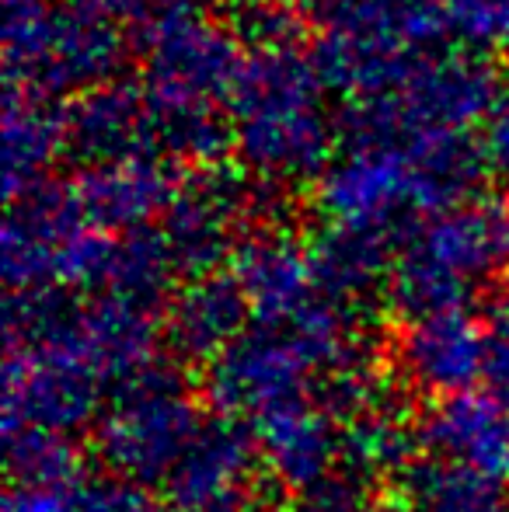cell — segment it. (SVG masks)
Instances as JSON below:
<instances>
[{
	"label": "cell",
	"instance_id": "25",
	"mask_svg": "<svg viewBox=\"0 0 509 512\" xmlns=\"http://www.w3.org/2000/svg\"><path fill=\"white\" fill-rule=\"evenodd\" d=\"M238 39L245 42L248 49L293 46V42H300V18L293 11H286L283 4L258 7V11L241 14Z\"/></svg>",
	"mask_w": 509,
	"mask_h": 512
},
{
	"label": "cell",
	"instance_id": "16",
	"mask_svg": "<svg viewBox=\"0 0 509 512\" xmlns=\"http://www.w3.org/2000/svg\"><path fill=\"white\" fill-rule=\"evenodd\" d=\"M67 147L84 164H109L147 157L157 147L154 112L133 81H109L77 95L63 108Z\"/></svg>",
	"mask_w": 509,
	"mask_h": 512
},
{
	"label": "cell",
	"instance_id": "27",
	"mask_svg": "<svg viewBox=\"0 0 509 512\" xmlns=\"http://www.w3.org/2000/svg\"><path fill=\"white\" fill-rule=\"evenodd\" d=\"M489 328V366H485V384L492 394L509 401V290L496 300L492 314L485 317Z\"/></svg>",
	"mask_w": 509,
	"mask_h": 512
},
{
	"label": "cell",
	"instance_id": "10",
	"mask_svg": "<svg viewBox=\"0 0 509 512\" xmlns=\"http://www.w3.org/2000/svg\"><path fill=\"white\" fill-rule=\"evenodd\" d=\"M272 192L276 185L258 182V189H252L238 171H227L224 164L185 178L161 220L164 244L178 276H210L224 258H234L238 244L245 241V227L262 213Z\"/></svg>",
	"mask_w": 509,
	"mask_h": 512
},
{
	"label": "cell",
	"instance_id": "17",
	"mask_svg": "<svg viewBox=\"0 0 509 512\" xmlns=\"http://www.w3.org/2000/svg\"><path fill=\"white\" fill-rule=\"evenodd\" d=\"M419 443L436 460L509 488V401L499 394L471 391L440 401L419 425Z\"/></svg>",
	"mask_w": 509,
	"mask_h": 512
},
{
	"label": "cell",
	"instance_id": "12",
	"mask_svg": "<svg viewBox=\"0 0 509 512\" xmlns=\"http://www.w3.org/2000/svg\"><path fill=\"white\" fill-rule=\"evenodd\" d=\"M231 279L245 297L252 324H290L328 307H349L321 286L311 244L276 227L245 234L231 258Z\"/></svg>",
	"mask_w": 509,
	"mask_h": 512
},
{
	"label": "cell",
	"instance_id": "30",
	"mask_svg": "<svg viewBox=\"0 0 509 512\" xmlns=\"http://www.w3.org/2000/svg\"><path fill=\"white\" fill-rule=\"evenodd\" d=\"M346 512H408V506H394V502H377V499H370V502H353Z\"/></svg>",
	"mask_w": 509,
	"mask_h": 512
},
{
	"label": "cell",
	"instance_id": "20",
	"mask_svg": "<svg viewBox=\"0 0 509 512\" xmlns=\"http://www.w3.org/2000/svg\"><path fill=\"white\" fill-rule=\"evenodd\" d=\"M394 248L398 244H391V237L384 234L325 223V230L314 237L311 255L314 265H318L321 286L335 300L356 307L367 293H374L391 276Z\"/></svg>",
	"mask_w": 509,
	"mask_h": 512
},
{
	"label": "cell",
	"instance_id": "6",
	"mask_svg": "<svg viewBox=\"0 0 509 512\" xmlns=\"http://www.w3.org/2000/svg\"><path fill=\"white\" fill-rule=\"evenodd\" d=\"M311 18L314 67L349 105L391 95L443 35L440 0H311Z\"/></svg>",
	"mask_w": 509,
	"mask_h": 512
},
{
	"label": "cell",
	"instance_id": "2",
	"mask_svg": "<svg viewBox=\"0 0 509 512\" xmlns=\"http://www.w3.org/2000/svg\"><path fill=\"white\" fill-rule=\"evenodd\" d=\"M485 157L468 133L349 136L314 189L325 223L391 237L408 216L471 199Z\"/></svg>",
	"mask_w": 509,
	"mask_h": 512
},
{
	"label": "cell",
	"instance_id": "7",
	"mask_svg": "<svg viewBox=\"0 0 509 512\" xmlns=\"http://www.w3.org/2000/svg\"><path fill=\"white\" fill-rule=\"evenodd\" d=\"M126 32L105 14L53 0H4L7 91L32 98L84 95L119 81Z\"/></svg>",
	"mask_w": 509,
	"mask_h": 512
},
{
	"label": "cell",
	"instance_id": "28",
	"mask_svg": "<svg viewBox=\"0 0 509 512\" xmlns=\"http://www.w3.org/2000/svg\"><path fill=\"white\" fill-rule=\"evenodd\" d=\"M478 150L485 157V168L509 175V91H503V98L485 115L482 133H478Z\"/></svg>",
	"mask_w": 509,
	"mask_h": 512
},
{
	"label": "cell",
	"instance_id": "21",
	"mask_svg": "<svg viewBox=\"0 0 509 512\" xmlns=\"http://www.w3.org/2000/svg\"><path fill=\"white\" fill-rule=\"evenodd\" d=\"M408 512H509L506 488L447 460H429L405 471Z\"/></svg>",
	"mask_w": 509,
	"mask_h": 512
},
{
	"label": "cell",
	"instance_id": "3",
	"mask_svg": "<svg viewBox=\"0 0 509 512\" xmlns=\"http://www.w3.org/2000/svg\"><path fill=\"white\" fill-rule=\"evenodd\" d=\"M136 42L143 46L140 88L154 112L157 147L199 168L220 164L234 147L231 95L245 67L238 32L196 11Z\"/></svg>",
	"mask_w": 509,
	"mask_h": 512
},
{
	"label": "cell",
	"instance_id": "26",
	"mask_svg": "<svg viewBox=\"0 0 509 512\" xmlns=\"http://www.w3.org/2000/svg\"><path fill=\"white\" fill-rule=\"evenodd\" d=\"M74 512H157L147 492L119 478H88Z\"/></svg>",
	"mask_w": 509,
	"mask_h": 512
},
{
	"label": "cell",
	"instance_id": "9",
	"mask_svg": "<svg viewBox=\"0 0 509 512\" xmlns=\"http://www.w3.org/2000/svg\"><path fill=\"white\" fill-rule=\"evenodd\" d=\"M503 98L499 74L468 53H426L384 98L353 102L342 112L349 136L468 133Z\"/></svg>",
	"mask_w": 509,
	"mask_h": 512
},
{
	"label": "cell",
	"instance_id": "8",
	"mask_svg": "<svg viewBox=\"0 0 509 512\" xmlns=\"http://www.w3.org/2000/svg\"><path fill=\"white\" fill-rule=\"evenodd\" d=\"M210 415L171 366H147L126 380L98 418V457L129 485H168Z\"/></svg>",
	"mask_w": 509,
	"mask_h": 512
},
{
	"label": "cell",
	"instance_id": "13",
	"mask_svg": "<svg viewBox=\"0 0 509 512\" xmlns=\"http://www.w3.org/2000/svg\"><path fill=\"white\" fill-rule=\"evenodd\" d=\"M394 363L401 380L436 405L464 398L485 380L489 328L471 310L408 317L394 345Z\"/></svg>",
	"mask_w": 509,
	"mask_h": 512
},
{
	"label": "cell",
	"instance_id": "29",
	"mask_svg": "<svg viewBox=\"0 0 509 512\" xmlns=\"http://www.w3.org/2000/svg\"><path fill=\"white\" fill-rule=\"evenodd\" d=\"M67 4H77V7H84V11H95V14H105V18L119 21L123 18L126 0H67Z\"/></svg>",
	"mask_w": 509,
	"mask_h": 512
},
{
	"label": "cell",
	"instance_id": "1",
	"mask_svg": "<svg viewBox=\"0 0 509 512\" xmlns=\"http://www.w3.org/2000/svg\"><path fill=\"white\" fill-rule=\"evenodd\" d=\"M157 307L102 293H11L4 314V436L70 439L154 366Z\"/></svg>",
	"mask_w": 509,
	"mask_h": 512
},
{
	"label": "cell",
	"instance_id": "5",
	"mask_svg": "<svg viewBox=\"0 0 509 512\" xmlns=\"http://www.w3.org/2000/svg\"><path fill=\"white\" fill-rule=\"evenodd\" d=\"M503 279H509V203L471 196L401 230L387 293L408 321L468 310V300Z\"/></svg>",
	"mask_w": 509,
	"mask_h": 512
},
{
	"label": "cell",
	"instance_id": "11",
	"mask_svg": "<svg viewBox=\"0 0 509 512\" xmlns=\"http://www.w3.org/2000/svg\"><path fill=\"white\" fill-rule=\"evenodd\" d=\"M262 471L304 502L346 495V422L321 401L279 408L248 425Z\"/></svg>",
	"mask_w": 509,
	"mask_h": 512
},
{
	"label": "cell",
	"instance_id": "31",
	"mask_svg": "<svg viewBox=\"0 0 509 512\" xmlns=\"http://www.w3.org/2000/svg\"><path fill=\"white\" fill-rule=\"evenodd\" d=\"M220 4L234 7V11H238V14H248V11H258V7H272V4H279V0H220Z\"/></svg>",
	"mask_w": 509,
	"mask_h": 512
},
{
	"label": "cell",
	"instance_id": "19",
	"mask_svg": "<svg viewBox=\"0 0 509 512\" xmlns=\"http://www.w3.org/2000/svg\"><path fill=\"white\" fill-rule=\"evenodd\" d=\"M67 147L63 112L46 98L7 91L4 102V196L7 206L32 196L49 185V171L56 168Z\"/></svg>",
	"mask_w": 509,
	"mask_h": 512
},
{
	"label": "cell",
	"instance_id": "22",
	"mask_svg": "<svg viewBox=\"0 0 509 512\" xmlns=\"http://www.w3.org/2000/svg\"><path fill=\"white\" fill-rule=\"evenodd\" d=\"M412 436L387 401H374L346 422V481L349 488L377 481L391 471H405Z\"/></svg>",
	"mask_w": 509,
	"mask_h": 512
},
{
	"label": "cell",
	"instance_id": "4",
	"mask_svg": "<svg viewBox=\"0 0 509 512\" xmlns=\"http://www.w3.org/2000/svg\"><path fill=\"white\" fill-rule=\"evenodd\" d=\"M314 56L293 46L248 49L231 95L234 154L265 185L321 178L335 161V115Z\"/></svg>",
	"mask_w": 509,
	"mask_h": 512
},
{
	"label": "cell",
	"instance_id": "33",
	"mask_svg": "<svg viewBox=\"0 0 509 512\" xmlns=\"http://www.w3.org/2000/svg\"><path fill=\"white\" fill-rule=\"evenodd\" d=\"M171 512H182V509H171Z\"/></svg>",
	"mask_w": 509,
	"mask_h": 512
},
{
	"label": "cell",
	"instance_id": "24",
	"mask_svg": "<svg viewBox=\"0 0 509 512\" xmlns=\"http://www.w3.org/2000/svg\"><path fill=\"white\" fill-rule=\"evenodd\" d=\"M84 481L88 478L81 471L11 478V488H7L0 512H74Z\"/></svg>",
	"mask_w": 509,
	"mask_h": 512
},
{
	"label": "cell",
	"instance_id": "18",
	"mask_svg": "<svg viewBox=\"0 0 509 512\" xmlns=\"http://www.w3.org/2000/svg\"><path fill=\"white\" fill-rule=\"evenodd\" d=\"M248 324H252V314H248V304L231 272L189 279L171 297L168 314H164L168 342L182 356L206 359V363L217 359Z\"/></svg>",
	"mask_w": 509,
	"mask_h": 512
},
{
	"label": "cell",
	"instance_id": "23",
	"mask_svg": "<svg viewBox=\"0 0 509 512\" xmlns=\"http://www.w3.org/2000/svg\"><path fill=\"white\" fill-rule=\"evenodd\" d=\"M443 35L468 56H509V0H440Z\"/></svg>",
	"mask_w": 509,
	"mask_h": 512
},
{
	"label": "cell",
	"instance_id": "15",
	"mask_svg": "<svg viewBox=\"0 0 509 512\" xmlns=\"http://www.w3.org/2000/svg\"><path fill=\"white\" fill-rule=\"evenodd\" d=\"M258 467L262 460L252 432L224 415H210L164 492L171 509L182 512H245L258 485Z\"/></svg>",
	"mask_w": 509,
	"mask_h": 512
},
{
	"label": "cell",
	"instance_id": "32",
	"mask_svg": "<svg viewBox=\"0 0 509 512\" xmlns=\"http://www.w3.org/2000/svg\"><path fill=\"white\" fill-rule=\"evenodd\" d=\"M506 203H509V189H506Z\"/></svg>",
	"mask_w": 509,
	"mask_h": 512
},
{
	"label": "cell",
	"instance_id": "14",
	"mask_svg": "<svg viewBox=\"0 0 509 512\" xmlns=\"http://www.w3.org/2000/svg\"><path fill=\"white\" fill-rule=\"evenodd\" d=\"M67 189L77 216L88 227L126 237L136 230H150L157 216L164 220L182 182L168 161L147 154L129 161L84 164L67 182Z\"/></svg>",
	"mask_w": 509,
	"mask_h": 512
}]
</instances>
